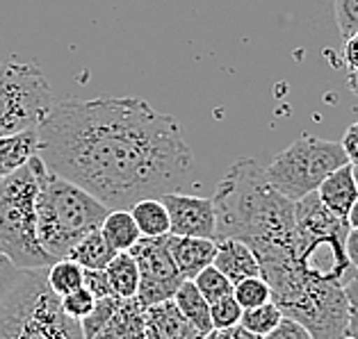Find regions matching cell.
<instances>
[{
	"mask_svg": "<svg viewBox=\"0 0 358 339\" xmlns=\"http://www.w3.org/2000/svg\"><path fill=\"white\" fill-rule=\"evenodd\" d=\"M108 276L110 289L115 296L119 299H135L137 289H139V269L135 257L124 250V253H117L110 259L108 266L103 269Z\"/></svg>",
	"mask_w": 358,
	"mask_h": 339,
	"instance_id": "ac0fdd59",
	"label": "cell"
},
{
	"mask_svg": "<svg viewBox=\"0 0 358 339\" xmlns=\"http://www.w3.org/2000/svg\"><path fill=\"white\" fill-rule=\"evenodd\" d=\"M41 158H32L0 178V253L19 271L53 264L37 239V191Z\"/></svg>",
	"mask_w": 358,
	"mask_h": 339,
	"instance_id": "277c9868",
	"label": "cell"
},
{
	"mask_svg": "<svg viewBox=\"0 0 358 339\" xmlns=\"http://www.w3.org/2000/svg\"><path fill=\"white\" fill-rule=\"evenodd\" d=\"M85 289L92 294L94 299H106L112 296L108 276L103 269H85Z\"/></svg>",
	"mask_w": 358,
	"mask_h": 339,
	"instance_id": "4dcf8cb0",
	"label": "cell"
},
{
	"mask_svg": "<svg viewBox=\"0 0 358 339\" xmlns=\"http://www.w3.org/2000/svg\"><path fill=\"white\" fill-rule=\"evenodd\" d=\"M32 155H37V128L12 137H0V178L23 167Z\"/></svg>",
	"mask_w": 358,
	"mask_h": 339,
	"instance_id": "e0dca14e",
	"label": "cell"
},
{
	"mask_svg": "<svg viewBox=\"0 0 358 339\" xmlns=\"http://www.w3.org/2000/svg\"><path fill=\"white\" fill-rule=\"evenodd\" d=\"M0 339H85L80 321L66 317L50 292L46 269L21 271L0 301Z\"/></svg>",
	"mask_w": 358,
	"mask_h": 339,
	"instance_id": "5b68a950",
	"label": "cell"
},
{
	"mask_svg": "<svg viewBox=\"0 0 358 339\" xmlns=\"http://www.w3.org/2000/svg\"><path fill=\"white\" fill-rule=\"evenodd\" d=\"M19 273H21L19 269H14L10 259H7L3 253H0V301H3L5 294L10 292V287L16 282Z\"/></svg>",
	"mask_w": 358,
	"mask_h": 339,
	"instance_id": "1f68e13d",
	"label": "cell"
},
{
	"mask_svg": "<svg viewBox=\"0 0 358 339\" xmlns=\"http://www.w3.org/2000/svg\"><path fill=\"white\" fill-rule=\"evenodd\" d=\"M213 266L220 269L233 285L244 280V278L260 276L256 255H253V250L240 239H217Z\"/></svg>",
	"mask_w": 358,
	"mask_h": 339,
	"instance_id": "7c38bea8",
	"label": "cell"
},
{
	"mask_svg": "<svg viewBox=\"0 0 358 339\" xmlns=\"http://www.w3.org/2000/svg\"><path fill=\"white\" fill-rule=\"evenodd\" d=\"M213 203L217 239L244 241L258 262L294 255V201L269 182L258 160L240 158L235 162L217 185Z\"/></svg>",
	"mask_w": 358,
	"mask_h": 339,
	"instance_id": "7a4b0ae2",
	"label": "cell"
},
{
	"mask_svg": "<svg viewBox=\"0 0 358 339\" xmlns=\"http://www.w3.org/2000/svg\"><path fill=\"white\" fill-rule=\"evenodd\" d=\"M46 282L50 287V292L62 299L66 294L85 287V269L69 257L55 259L53 264L46 266Z\"/></svg>",
	"mask_w": 358,
	"mask_h": 339,
	"instance_id": "44dd1931",
	"label": "cell"
},
{
	"mask_svg": "<svg viewBox=\"0 0 358 339\" xmlns=\"http://www.w3.org/2000/svg\"><path fill=\"white\" fill-rule=\"evenodd\" d=\"M347 225L349 228H358V198L354 201L352 210L347 212Z\"/></svg>",
	"mask_w": 358,
	"mask_h": 339,
	"instance_id": "8d00e7d4",
	"label": "cell"
},
{
	"mask_svg": "<svg viewBox=\"0 0 358 339\" xmlns=\"http://www.w3.org/2000/svg\"><path fill=\"white\" fill-rule=\"evenodd\" d=\"M315 194L331 212L347 219V212L352 210L354 201L358 198V187L352 173V164H343V167L336 169L334 173H329V176L322 180V185L317 187Z\"/></svg>",
	"mask_w": 358,
	"mask_h": 339,
	"instance_id": "4fadbf2b",
	"label": "cell"
},
{
	"mask_svg": "<svg viewBox=\"0 0 358 339\" xmlns=\"http://www.w3.org/2000/svg\"><path fill=\"white\" fill-rule=\"evenodd\" d=\"M94 303H96V299L85 289V287H80V289H76V292L66 294V296L59 299L62 312L66 317L76 319V321H83L87 315H90V312L94 310Z\"/></svg>",
	"mask_w": 358,
	"mask_h": 339,
	"instance_id": "4316f807",
	"label": "cell"
},
{
	"mask_svg": "<svg viewBox=\"0 0 358 339\" xmlns=\"http://www.w3.org/2000/svg\"><path fill=\"white\" fill-rule=\"evenodd\" d=\"M110 207L73 182L48 171L41 162L37 191V239L50 259L69 255L78 241L99 230Z\"/></svg>",
	"mask_w": 358,
	"mask_h": 339,
	"instance_id": "3957f363",
	"label": "cell"
},
{
	"mask_svg": "<svg viewBox=\"0 0 358 339\" xmlns=\"http://www.w3.org/2000/svg\"><path fill=\"white\" fill-rule=\"evenodd\" d=\"M347 86L354 96H358V71H349L347 75Z\"/></svg>",
	"mask_w": 358,
	"mask_h": 339,
	"instance_id": "74e56055",
	"label": "cell"
},
{
	"mask_svg": "<svg viewBox=\"0 0 358 339\" xmlns=\"http://www.w3.org/2000/svg\"><path fill=\"white\" fill-rule=\"evenodd\" d=\"M124 301V299H119V296H106V299H96L94 303V310L87 315L83 321H80V328H83V335L85 339H90L92 335H96L99 330L106 326V321L115 315V310L119 308V303Z\"/></svg>",
	"mask_w": 358,
	"mask_h": 339,
	"instance_id": "d4e9b609",
	"label": "cell"
},
{
	"mask_svg": "<svg viewBox=\"0 0 358 339\" xmlns=\"http://www.w3.org/2000/svg\"><path fill=\"white\" fill-rule=\"evenodd\" d=\"M99 230L103 234V239L108 241V246L115 250V253L130 250L139 241V237H142L130 210H110Z\"/></svg>",
	"mask_w": 358,
	"mask_h": 339,
	"instance_id": "2e32d148",
	"label": "cell"
},
{
	"mask_svg": "<svg viewBox=\"0 0 358 339\" xmlns=\"http://www.w3.org/2000/svg\"><path fill=\"white\" fill-rule=\"evenodd\" d=\"M203 339H217V335H215V330H213V333H208V335H203Z\"/></svg>",
	"mask_w": 358,
	"mask_h": 339,
	"instance_id": "ab89813d",
	"label": "cell"
},
{
	"mask_svg": "<svg viewBox=\"0 0 358 339\" xmlns=\"http://www.w3.org/2000/svg\"><path fill=\"white\" fill-rule=\"evenodd\" d=\"M345 64L349 71H358V32L345 39Z\"/></svg>",
	"mask_w": 358,
	"mask_h": 339,
	"instance_id": "836d02e7",
	"label": "cell"
},
{
	"mask_svg": "<svg viewBox=\"0 0 358 339\" xmlns=\"http://www.w3.org/2000/svg\"><path fill=\"white\" fill-rule=\"evenodd\" d=\"M340 146H343V151L347 155V162L349 164H358V123H352L345 130Z\"/></svg>",
	"mask_w": 358,
	"mask_h": 339,
	"instance_id": "d6a6232c",
	"label": "cell"
},
{
	"mask_svg": "<svg viewBox=\"0 0 358 339\" xmlns=\"http://www.w3.org/2000/svg\"><path fill=\"white\" fill-rule=\"evenodd\" d=\"M336 21L343 39H349L358 32V0H336Z\"/></svg>",
	"mask_w": 358,
	"mask_h": 339,
	"instance_id": "83f0119b",
	"label": "cell"
},
{
	"mask_svg": "<svg viewBox=\"0 0 358 339\" xmlns=\"http://www.w3.org/2000/svg\"><path fill=\"white\" fill-rule=\"evenodd\" d=\"M352 173H354V180H356V187H358V164H352Z\"/></svg>",
	"mask_w": 358,
	"mask_h": 339,
	"instance_id": "f35d334b",
	"label": "cell"
},
{
	"mask_svg": "<svg viewBox=\"0 0 358 339\" xmlns=\"http://www.w3.org/2000/svg\"><path fill=\"white\" fill-rule=\"evenodd\" d=\"M233 299L238 301L242 310H249L272 301V289H269V285L260 276L244 278V280L233 285Z\"/></svg>",
	"mask_w": 358,
	"mask_h": 339,
	"instance_id": "cb8c5ba5",
	"label": "cell"
},
{
	"mask_svg": "<svg viewBox=\"0 0 358 339\" xmlns=\"http://www.w3.org/2000/svg\"><path fill=\"white\" fill-rule=\"evenodd\" d=\"M260 339H313V335L299 324V321H294L290 317H283L281 324H278L272 333H267Z\"/></svg>",
	"mask_w": 358,
	"mask_h": 339,
	"instance_id": "f546056e",
	"label": "cell"
},
{
	"mask_svg": "<svg viewBox=\"0 0 358 339\" xmlns=\"http://www.w3.org/2000/svg\"><path fill=\"white\" fill-rule=\"evenodd\" d=\"M144 339H203V335L187 324L169 299L144 308Z\"/></svg>",
	"mask_w": 358,
	"mask_h": 339,
	"instance_id": "30bf717a",
	"label": "cell"
},
{
	"mask_svg": "<svg viewBox=\"0 0 358 339\" xmlns=\"http://www.w3.org/2000/svg\"><path fill=\"white\" fill-rule=\"evenodd\" d=\"M53 103L50 82L37 64L0 62V137L37 128Z\"/></svg>",
	"mask_w": 358,
	"mask_h": 339,
	"instance_id": "52a82bcc",
	"label": "cell"
},
{
	"mask_svg": "<svg viewBox=\"0 0 358 339\" xmlns=\"http://www.w3.org/2000/svg\"><path fill=\"white\" fill-rule=\"evenodd\" d=\"M347 162L340 142L301 135L285 151L274 155L265 167L269 182L290 201H301L303 196L317 191L329 173H334Z\"/></svg>",
	"mask_w": 358,
	"mask_h": 339,
	"instance_id": "8992f818",
	"label": "cell"
},
{
	"mask_svg": "<svg viewBox=\"0 0 358 339\" xmlns=\"http://www.w3.org/2000/svg\"><path fill=\"white\" fill-rule=\"evenodd\" d=\"M169 250L176 262V269L185 280H192L199 271L213 264L217 241L215 239H201V237H176L169 234Z\"/></svg>",
	"mask_w": 358,
	"mask_h": 339,
	"instance_id": "8fae6325",
	"label": "cell"
},
{
	"mask_svg": "<svg viewBox=\"0 0 358 339\" xmlns=\"http://www.w3.org/2000/svg\"><path fill=\"white\" fill-rule=\"evenodd\" d=\"M142 237H164L169 234V214L160 198H142L128 207Z\"/></svg>",
	"mask_w": 358,
	"mask_h": 339,
	"instance_id": "d6986e66",
	"label": "cell"
},
{
	"mask_svg": "<svg viewBox=\"0 0 358 339\" xmlns=\"http://www.w3.org/2000/svg\"><path fill=\"white\" fill-rule=\"evenodd\" d=\"M90 339H144V308L135 299H124L106 326Z\"/></svg>",
	"mask_w": 358,
	"mask_h": 339,
	"instance_id": "5bb4252c",
	"label": "cell"
},
{
	"mask_svg": "<svg viewBox=\"0 0 358 339\" xmlns=\"http://www.w3.org/2000/svg\"><path fill=\"white\" fill-rule=\"evenodd\" d=\"M242 317V308L238 306V301L231 296L215 301L210 306V321H213V330H224L231 326H238Z\"/></svg>",
	"mask_w": 358,
	"mask_h": 339,
	"instance_id": "484cf974",
	"label": "cell"
},
{
	"mask_svg": "<svg viewBox=\"0 0 358 339\" xmlns=\"http://www.w3.org/2000/svg\"><path fill=\"white\" fill-rule=\"evenodd\" d=\"M217 339H260L258 335L249 333L247 328H242L240 324L238 326H231V328H224V330H215Z\"/></svg>",
	"mask_w": 358,
	"mask_h": 339,
	"instance_id": "e575fe53",
	"label": "cell"
},
{
	"mask_svg": "<svg viewBox=\"0 0 358 339\" xmlns=\"http://www.w3.org/2000/svg\"><path fill=\"white\" fill-rule=\"evenodd\" d=\"M135 257L139 269V289L135 301L142 308L153 303L169 301L185 278L176 269L169 250V234L164 237H139V241L128 250Z\"/></svg>",
	"mask_w": 358,
	"mask_h": 339,
	"instance_id": "ba28073f",
	"label": "cell"
},
{
	"mask_svg": "<svg viewBox=\"0 0 358 339\" xmlns=\"http://www.w3.org/2000/svg\"><path fill=\"white\" fill-rule=\"evenodd\" d=\"M192 282L196 285L201 296L210 303V306L215 301L226 299V296H231V294H233V282L220 271V269H215L213 264L206 266L203 271H199L194 278H192Z\"/></svg>",
	"mask_w": 358,
	"mask_h": 339,
	"instance_id": "603a6c76",
	"label": "cell"
},
{
	"mask_svg": "<svg viewBox=\"0 0 358 339\" xmlns=\"http://www.w3.org/2000/svg\"><path fill=\"white\" fill-rule=\"evenodd\" d=\"M171 301L176 303V308L180 310V315L185 317V321L196 330L199 335L213 333L210 303L201 296V292L196 289L194 282H192V280H182Z\"/></svg>",
	"mask_w": 358,
	"mask_h": 339,
	"instance_id": "9a60e30c",
	"label": "cell"
},
{
	"mask_svg": "<svg viewBox=\"0 0 358 339\" xmlns=\"http://www.w3.org/2000/svg\"><path fill=\"white\" fill-rule=\"evenodd\" d=\"M347 301V335L358 337V271L345 282Z\"/></svg>",
	"mask_w": 358,
	"mask_h": 339,
	"instance_id": "f1b7e54d",
	"label": "cell"
},
{
	"mask_svg": "<svg viewBox=\"0 0 358 339\" xmlns=\"http://www.w3.org/2000/svg\"><path fill=\"white\" fill-rule=\"evenodd\" d=\"M345 250L354 269H358V228H349L345 237Z\"/></svg>",
	"mask_w": 358,
	"mask_h": 339,
	"instance_id": "d590c367",
	"label": "cell"
},
{
	"mask_svg": "<svg viewBox=\"0 0 358 339\" xmlns=\"http://www.w3.org/2000/svg\"><path fill=\"white\" fill-rule=\"evenodd\" d=\"M115 255L117 253L108 246V241L103 239L101 230H94L78 241V244L69 250L66 257L73 259V262L80 264L83 269H106Z\"/></svg>",
	"mask_w": 358,
	"mask_h": 339,
	"instance_id": "ffe728a7",
	"label": "cell"
},
{
	"mask_svg": "<svg viewBox=\"0 0 358 339\" xmlns=\"http://www.w3.org/2000/svg\"><path fill=\"white\" fill-rule=\"evenodd\" d=\"M37 155L110 210L178 191L194 153L171 114L142 98H69L37 126Z\"/></svg>",
	"mask_w": 358,
	"mask_h": 339,
	"instance_id": "6da1fadb",
	"label": "cell"
},
{
	"mask_svg": "<svg viewBox=\"0 0 358 339\" xmlns=\"http://www.w3.org/2000/svg\"><path fill=\"white\" fill-rule=\"evenodd\" d=\"M281 319H283L281 308H278L274 301H269V303H263V306L242 310L240 326L247 328L253 335L265 337L267 333H272V330L281 324Z\"/></svg>",
	"mask_w": 358,
	"mask_h": 339,
	"instance_id": "7402d4cb",
	"label": "cell"
},
{
	"mask_svg": "<svg viewBox=\"0 0 358 339\" xmlns=\"http://www.w3.org/2000/svg\"><path fill=\"white\" fill-rule=\"evenodd\" d=\"M160 201L169 214V234L217 239V214L213 198L171 191V194L160 196Z\"/></svg>",
	"mask_w": 358,
	"mask_h": 339,
	"instance_id": "9c48e42d",
	"label": "cell"
},
{
	"mask_svg": "<svg viewBox=\"0 0 358 339\" xmlns=\"http://www.w3.org/2000/svg\"><path fill=\"white\" fill-rule=\"evenodd\" d=\"M340 339H358V337H349V335H345V337H340Z\"/></svg>",
	"mask_w": 358,
	"mask_h": 339,
	"instance_id": "60d3db41",
	"label": "cell"
}]
</instances>
